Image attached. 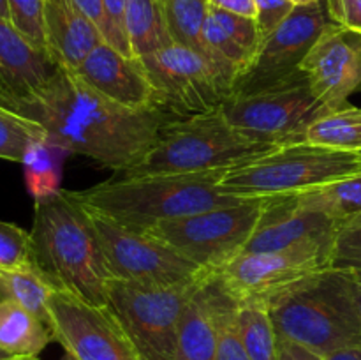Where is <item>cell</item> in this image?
Segmentation results:
<instances>
[{
    "label": "cell",
    "mask_w": 361,
    "mask_h": 360,
    "mask_svg": "<svg viewBox=\"0 0 361 360\" xmlns=\"http://www.w3.org/2000/svg\"><path fill=\"white\" fill-rule=\"evenodd\" d=\"M16 112L37 122L53 147L85 155L116 173L137 164L161 127L173 119L157 108L116 104L63 67Z\"/></svg>",
    "instance_id": "6da1fadb"
},
{
    "label": "cell",
    "mask_w": 361,
    "mask_h": 360,
    "mask_svg": "<svg viewBox=\"0 0 361 360\" xmlns=\"http://www.w3.org/2000/svg\"><path fill=\"white\" fill-rule=\"evenodd\" d=\"M226 172L228 169L190 175H115L88 189L71 191V194L87 210L104 215L127 229L145 233L161 222L247 201L221 189L219 184Z\"/></svg>",
    "instance_id": "7a4b0ae2"
},
{
    "label": "cell",
    "mask_w": 361,
    "mask_h": 360,
    "mask_svg": "<svg viewBox=\"0 0 361 360\" xmlns=\"http://www.w3.org/2000/svg\"><path fill=\"white\" fill-rule=\"evenodd\" d=\"M34 263L59 289L95 306H108V270L92 215L71 191L35 200L32 224Z\"/></svg>",
    "instance_id": "3957f363"
},
{
    "label": "cell",
    "mask_w": 361,
    "mask_h": 360,
    "mask_svg": "<svg viewBox=\"0 0 361 360\" xmlns=\"http://www.w3.org/2000/svg\"><path fill=\"white\" fill-rule=\"evenodd\" d=\"M277 335L328 356L361 348V323L355 300V274L321 268L268 300Z\"/></svg>",
    "instance_id": "277c9868"
},
{
    "label": "cell",
    "mask_w": 361,
    "mask_h": 360,
    "mask_svg": "<svg viewBox=\"0 0 361 360\" xmlns=\"http://www.w3.org/2000/svg\"><path fill=\"white\" fill-rule=\"evenodd\" d=\"M271 148L274 145L256 143L242 136L219 108L201 115L169 119L147 155L116 176L190 175L229 169Z\"/></svg>",
    "instance_id": "5b68a950"
},
{
    "label": "cell",
    "mask_w": 361,
    "mask_h": 360,
    "mask_svg": "<svg viewBox=\"0 0 361 360\" xmlns=\"http://www.w3.org/2000/svg\"><path fill=\"white\" fill-rule=\"evenodd\" d=\"M361 172L358 152L317 147L307 141L277 145L226 172L221 189L243 200L298 196Z\"/></svg>",
    "instance_id": "8992f818"
},
{
    "label": "cell",
    "mask_w": 361,
    "mask_h": 360,
    "mask_svg": "<svg viewBox=\"0 0 361 360\" xmlns=\"http://www.w3.org/2000/svg\"><path fill=\"white\" fill-rule=\"evenodd\" d=\"M201 281L175 286L109 281L108 307L141 359L175 360L182 316Z\"/></svg>",
    "instance_id": "52a82bcc"
},
{
    "label": "cell",
    "mask_w": 361,
    "mask_h": 360,
    "mask_svg": "<svg viewBox=\"0 0 361 360\" xmlns=\"http://www.w3.org/2000/svg\"><path fill=\"white\" fill-rule=\"evenodd\" d=\"M221 112L242 136L277 147L302 141L307 127L330 108L312 90L307 74L300 71L263 90L229 95Z\"/></svg>",
    "instance_id": "ba28073f"
},
{
    "label": "cell",
    "mask_w": 361,
    "mask_h": 360,
    "mask_svg": "<svg viewBox=\"0 0 361 360\" xmlns=\"http://www.w3.org/2000/svg\"><path fill=\"white\" fill-rule=\"evenodd\" d=\"M267 203L268 200H247L217 207L161 222L145 233L168 244L207 274H217L245 249Z\"/></svg>",
    "instance_id": "9c48e42d"
},
{
    "label": "cell",
    "mask_w": 361,
    "mask_h": 360,
    "mask_svg": "<svg viewBox=\"0 0 361 360\" xmlns=\"http://www.w3.org/2000/svg\"><path fill=\"white\" fill-rule=\"evenodd\" d=\"M141 60L154 88V106L173 119L214 112L231 95V74L196 49L169 44Z\"/></svg>",
    "instance_id": "30bf717a"
},
{
    "label": "cell",
    "mask_w": 361,
    "mask_h": 360,
    "mask_svg": "<svg viewBox=\"0 0 361 360\" xmlns=\"http://www.w3.org/2000/svg\"><path fill=\"white\" fill-rule=\"evenodd\" d=\"M90 215L111 279L175 286L201 281L208 275L155 236L123 228L95 212H90Z\"/></svg>",
    "instance_id": "8fae6325"
},
{
    "label": "cell",
    "mask_w": 361,
    "mask_h": 360,
    "mask_svg": "<svg viewBox=\"0 0 361 360\" xmlns=\"http://www.w3.org/2000/svg\"><path fill=\"white\" fill-rule=\"evenodd\" d=\"M331 23L326 0L296 6L271 34L261 39L252 60L233 81L231 95L252 94L300 73L305 56Z\"/></svg>",
    "instance_id": "7c38bea8"
},
{
    "label": "cell",
    "mask_w": 361,
    "mask_h": 360,
    "mask_svg": "<svg viewBox=\"0 0 361 360\" xmlns=\"http://www.w3.org/2000/svg\"><path fill=\"white\" fill-rule=\"evenodd\" d=\"M53 337L63 360H143L108 306H95L66 289L48 299Z\"/></svg>",
    "instance_id": "4fadbf2b"
},
{
    "label": "cell",
    "mask_w": 361,
    "mask_h": 360,
    "mask_svg": "<svg viewBox=\"0 0 361 360\" xmlns=\"http://www.w3.org/2000/svg\"><path fill=\"white\" fill-rule=\"evenodd\" d=\"M331 246H302L284 251L240 253L217 277L238 304H263L293 282L328 267Z\"/></svg>",
    "instance_id": "5bb4252c"
},
{
    "label": "cell",
    "mask_w": 361,
    "mask_h": 360,
    "mask_svg": "<svg viewBox=\"0 0 361 360\" xmlns=\"http://www.w3.org/2000/svg\"><path fill=\"white\" fill-rule=\"evenodd\" d=\"M317 97L330 109L349 104L361 92V34L331 23L302 64Z\"/></svg>",
    "instance_id": "9a60e30c"
},
{
    "label": "cell",
    "mask_w": 361,
    "mask_h": 360,
    "mask_svg": "<svg viewBox=\"0 0 361 360\" xmlns=\"http://www.w3.org/2000/svg\"><path fill=\"white\" fill-rule=\"evenodd\" d=\"M341 226L323 212L310 210L296 196L270 198L242 253L284 251L302 246H334Z\"/></svg>",
    "instance_id": "2e32d148"
},
{
    "label": "cell",
    "mask_w": 361,
    "mask_h": 360,
    "mask_svg": "<svg viewBox=\"0 0 361 360\" xmlns=\"http://www.w3.org/2000/svg\"><path fill=\"white\" fill-rule=\"evenodd\" d=\"M73 73L116 104L130 109L155 108L154 88L143 60L126 55L109 42L95 46Z\"/></svg>",
    "instance_id": "e0dca14e"
},
{
    "label": "cell",
    "mask_w": 361,
    "mask_h": 360,
    "mask_svg": "<svg viewBox=\"0 0 361 360\" xmlns=\"http://www.w3.org/2000/svg\"><path fill=\"white\" fill-rule=\"evenodd\" d=\"M59 66L41 46L0 18V104L16 112L34 97Z\"/></svg>",
    "instance_id": "ac0fdd59"
},
{
    "label": "cell",
    "mask_w": 361,
    "mask_h": 360,
    "mask_svg": "<svg viewBox=\"0 0 361 360\" xmlns=\"http://www.w3.org/2000/svg\"><path fill=\"white\" fill-rule=\"evenodd\" d=\"M44 39L53 62L74 71L104 41V35L73 0H46Z\"/></svg>",
    "instance_id": "d6986e66"
},
{
    "label": "cell",
    "mask_w": 361,
    "mask_h": 360,
    "mask_svg": "<svg viewBox=\"0 0 361 360\" xmlns=\"http://www.w3.org/2000/svg\"><path fill=\"white\" fill-rule=\"evenodd\" d=\"M210 275L201 281L182 316L175 360H215L217 327Z\"/></svg>",
    "instance_id": "ffe728a7"
},
{
    "label": "cell",
    "mask_w": 361,
    "mask_h": 360,
    "mask_svg": "<svg viewBox=\"0 0 361 360\" xmlns=\"http://www.w3.org/2000/svg\"><path fill=\"white\" fill-rule=\"evenodd\" d=\"M53 337L41 318L20 304L0 299V349L7 356H39Z\"/></svg>",
    "instance_id": "44dd1931"
},
{
    "label": "cell",
    "mask_w": 361,
    "mask_h": 360,
    "mask_svg": "<svg viewBox=\"0 0 361 360\" xmlns=\"http://www.w3.org/2000/svg\"><path fill=\"white\" fill-rule=\"evenodd\" d=\"M126 30L130 52L137 59L173 44L162 0H127Z\"/></svg>",
    "instance_id": "7402d4cb"
},
{
    "label": "cell",
    "mask_w": 361,
    "mask_h": 360,
    "mask_svg": "<svg viewBox=\"0 0 361 360\" xmlns=\"http://www.w3.org/2000/svg\"><path fill=\"white\" fill-rule=\"evenodd\" d=\"M296 201L310 210L323 212L342 228L361 215V172L298 194Z\"/></svg>",
    "instance_id": "603a6c76"
},
{
    "label": "cell",
    "mask_w": 361,
    "mask_h": 360,
    "mask_svg": "<svg viewBox=\"0 0 361 360\" xmlns=\"http://www.w3.org/2000/svg\"><path fill=\"white\" fill-rule=\"evenodd\" d=\"M317 147L342 152H361V108L344 106L323 113L307 127L303 140Z\"/></svg>",
    "instance_id": "cb8c5ba5"
},
{
    "label": "cell",
    "mask_w": 361,
    "mask_h": 360,
    "mask_svg": "<svg viewBox=\"0 0 361 360\" xmlns=\"http://www.w3.org/2000/svg\"><path fill=\"white\" fill-rule=\"evenodd\" d=\"M56 286L37 267L0 270V299L20 304L51 327L48 299Z\"/></svg>",
    "instance_id": "d4e9b609"
},
{
    "label": "cell",
    "mask_w": 361,
    "mask_h": 360,
    "mask_svg": "<svg viewBox=\"0 0 361 360\" xmlns=\"http://www.w3.org/2000/svg\"><path fill=\"white\" fill-rule=\"evenodd\" d=\"M238 334L250 360H277L279 335L263 304H240Z\"/></svg>",
    "instance_id": "484cf974"
},
{
    "label": "cell",
    "mask_w": 361,
    "mask_h": 360,
    "mask_svg": "<svg viewBox=\"0 0 361 360\" xmlns=\"http://www.w3.org/2000/svg\"><path fill=\"white\" fill-rule=\"evenodd\" d=\"M162 4L173 44L185 46L207 55L203 44V25L210 9L208 0H162Z\"/></svg>",
    "instance_id": "4316f807"
},
{
    "label": "cell",
    "mask_w": 361,
    "mask_h": 360,
    "mask_svg": "<svg viewBox=\"0 0 361 360\" xmlns=\"http://www.w3.org/2000/svg\"><path fill=\"white\" fill-rule=\"evenodd\" d=\"M212 293L215 306V327H217V356L215 360H250L238 334L240 304L226 292L219 277L212 274Z\"/></svg>",
    "instance_id": "83f0119b"
},
{
    "label": "cell",
    "mask_w": 361,
    "mask_h": 360,
    "mask_svg": "<svg viewBox=\"0 0 361 360\" xmlns=\"http://www.w3.org/2000/svg\"><path fill=\"white\" fill-rule=\"evenodd\" d=\"M44 140V129L37 122L0 104V159L23 162L28 150Z\"/></svg>",
    "instance_id": "f1b7e54d"
},
{
    "label": "cell",
    "mask_w": 361,
    "mask_h": 360,
    "mask_svg": "<svg viewBox=\"0 0 361 360\" xmlns=\"http://www.w3.org/2000/svg\"><path fill=\"white\" fill-rule=\"evenodd\" d=\"M67 154L62 148L53 147L48 141H39L28 150L21 164L25 166L27 187L35 200L51 196L59 189L60 159Z\"/></svg>",
    "instance_id": "f546056e"
},
{
    "label": "cell",
    "mask_w": 361,
    "mask_h": 360,
    "mask_svg": "<svg viewBox=\"0 0 361 360\" xmlns=\"http://www.w3.org/2000/svg\"><path fill=\"white\" fill-rule=\"evenodd\" d=\"M30 232L0 221V270H18L34 267Z\"/></svg>",
    "instance_id": "4dcf8cb0"
},
{
    "label": "cell",
    "mask_w": 361,
    "mask_h": 360,
    "mask_svg": "<svg viewBox=\"0 0 361 360\" xmlns=\"http://www.w3.org/2000/svg\"><path fill=\"white\" fill-rule=\"evenodd\" d=\"M328 267L361 274V215L337 232Z\"/></svg>",
    "instance_id": "1f68e13d"
},
{
    "label": "cell",
    "mask_w": 361,
    "mask_h": 360,
    "mask_svg": "<svg viewBox=\"0 0 361 360\" xmlns=\"http://www.w3.org/2000/svg\"><path fill=\"white\" fill-rule=\"evenodd\" d=\"M46 0H7L9 21L28 41L46 49L44 39Z\"/></svg>",
    "instance_id": "d6a6232c"
},
{
    "label": "cell",
    "mask_w": 361,
    "mask_h": 360,
    "mask_svg": "<svg viewBox=\"0 0 361 360\" xmlns=\"http://www.w3.org/2000/svg\"><path fill=\"white\" fill-rule=\"evenodd\" d=\"M208 13L212 14V18L224 28L226 34H228L240 48L245 49V52L249 53L250 60H252L254 53L257 52V48H259L261 44V39H263L261 37V32L256 20H254V18L238 16V14L233 13H226V11L221 9H214V7H210Z\"/></svg>",
    "instance_id": "836d02e7"
},
{
    "label": "cell",
    "mask_w": 361,
    "mask_h": 360,
    "mask_svg": "<svg viewBox=\"0 0 361 360\" xmlns=\"http://www.w3.org/2000/svg\"><path fill=\"white\" fill-rule=\"evenodd\" d=\"M106 11V21H108V32H106V42L115 46L126 55H133L127 39L126 30V4L127 0H102Z\"/></svg>",
    "instance_id": "e575fe53"
},
{
    "label": "cell",
    "mask_w": 361,
    "mask_h": 360,
    "mask_svg": "<svg viewBox=\"0 0 361 360\" xmlns=\"http://www.w3.org/2000/svg\"><path fill=\"white\" fill-rule=\"evenodd\" d=\"M295 7V4L289 0H256V23L259 27L261 37L271 34Z\"/></svg>",
    "instance_id": "d590c367"
},
{
    "label": "cell",
    "mask_w": 361,
    "mask_h": 360,
    "mask_svg": "<svg viewBox=\"0 0 361 360\" xmlns=\"http://www.w3.org/2000/svg\"><path fill=\"white\" fill-rule=\"evenodd\" d=\"M326 9L334 23L361 34V0H326Z\"/></svg>",
    "instance_id": "8d00e7d4"
},
{
    "label": "cell",
    "mask_w": 361,
    "mask_h": 360,
    "mask_svg": "<svg viewBox=\"0 0 361 360\" xmlns=\"http://www.w3.org/2000/svg\"><path fill=\"white\" fill-rule=\"evenodd\" d=\"M277 360H326V359H324L323 355H319V353L305 348V346L296 344V342L286 341V339L279 337Z\"/></svg>",
    "instance_id": "74e56055"
},
{
    "label": "cell",
    "mask_w": 361,
    "mask_h": 360,
    "mask_svg": "<svg viewBox=\"0 0 361 360\" xmlns=\"http://www.w3.org/2000/svg\"><path fill=\"white\" fill-rule=\"evenodd\" d=\"M208 4L214 9H221L226 11V13L256 20V0H208Z\"/></svg>",
    "instance_id": "f35d334b"
},
{
    "label": "cell",
    "mask_w": 361,
    "mask_h": 360,
    "mask_svg": "<svg viewBox=\"0 0 361 360\" xmlns=\"http://www.w3.org/2000/svg\"><path fill=\"white\" fill-rule=\"evenodd\" d=\"M99 28H101L102 35L106 41V32H108V21H106V11L102 0H73Z\"/></svg>",
    "instance_id": "ab89813d"
},
{
    "label": "cell",
    "mask_w": 361,
    "mask_h": 360,
    "mask_svg": "<svg viewBox=\"0 0 361 360\" xmlns=\"http://www.w3.org/2000/svg\"><path fill=\"white\" fill-rule=\"evenodd\" d=\"M326 360H361V348H348L324 356Z\"/></svg>",
    "instance_id": "60d3db41"
},
{
    "label": "cell",
    "mask_w": 361,
    "mask_h": 360,
    "mask_svg": "<svg viewBox=\"0 0 361 360\" xmlns=\"http://www.w3.org/2000/svg\"><path fill=\"white\" fill-rule=\"evenodd\" d=\"M355 300L356 311H358V318L361 323V274H355Z\"/></svg>",
    "instance_id": "b9f144b4"
},
{
    "label": "cell",
    "mask_w": 361,
    "mask_h": 360,
    "mask_svg": "<svg viewBox=\"0 0 361 360\" xmlns=\"http://www.w3.org/2000/svg\"><path fill=\"white\" fill-rule=\"evenodd\" d=\"M0 18L9 21V7H7V0H0Z\"/></svg>",
    "instance_id": "7bdbcfd3"
},
{
    "label": "cell",
    "mask_w": 361,
    "mask_h": 360,
    "mask_svg": "<svg viewBox=\"0 0 361 360\" xmlns=\"http://www.w3.org/2000/svg\"><path fill=\"white\" fill-rule=\"evenodd\" d=\"M0 360H39V356H4Z\"/></svg>",
    "instance_id": "ee69618b"
},
{
    "label": "cell",
    "mask_w": 361,
    "mask_h": 360,
    "mask_svg": "<svg viewBox=\"0 0 361 360\" xmlns=\"http://www.w3.org/2000/svg\"><path fill=\"white\" fill-rule=\"evenodd\" d=\"M289 2L295 4V6H309V4L317 2V0H289Z\"/></svg>",
    "instance_id": "f6af8a7d"
},
{
    "label": "cell",
    "mask_w": 361,
    "mask_h": 360,
    "mask_svg": "<svg viewBox=\"0 0 361 360\" xmlns=\"http://www.w3.org/2000/svg\"><path fill=\"white\" fill-rule=\"evenodd\" d=\"M4 356H7V355H6V353L2 352V349H0V359H4Z\"/></svg>",
    "instance_id": "bcb514c9"
},
{
    "label": "cell",
    "mask_w": 361,
    "mask_h": 360,
    "mask_svg": "<svg viewBox=\"0 0 361 360\" xmlns=\"http://www.w3.org/2000/svg\"><path fill=\"white\" fill-rule=\"evenodd\" d=\"M360 155H361V152H360Z\"/></svg>",
    "instance_id": "7dc6e473"
}]
</instances>
